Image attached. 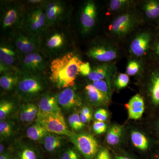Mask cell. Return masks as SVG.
<instances>
[{
    "label": "cell",
    "instance_id": "31",
    "mask_svg": "<svg viewBox=\"0 0 159 159\" xmlns=\"http://www.w3.org/2000/svg\"><path fill=\"white\" fill-rule=\"evenodd\" d=\"M111 80H101L93 81L92 84L98 90L110 98L111 93Z\"/></svg>",
    "mask_w": 159,
    "mask_h": 159
},
{
    "label": "cell",
    "instance_id": "14",
    "mask_svg": "<svg viewBox=\"0 0 159 159\" xmlns=\"http://www.w3.org/2000/svg\"><path fill=\"white\" fill-rule=\"evenodd\" d=\"M23 69L30 73H37L45 69L44 60L39 53L32 52L26 54L22 62Z\"/></svg>",
    "mask_w": 159,
    "mask_h": 159
},
{
    "label": "cell",
    "instance_id": "45",
    "mask_svg": "<svg viewBox=\"0 0 159 159\" xmlns=\"http://www.w3.org/2000/svg\"><path fill=\"white\" fill-rule=\"evenodd\" d=\"M84 115H92V112L91 109L88 107H84L81 109L80 111V113Z\"/></svg>",
    "mask_w": 159,
    "mask_h": 159
},
{
    "label": "cell",
    "instance_id": "54",
    "mask_svg": "<svg viewBox=\"0 0 159 159\" xmlns=\"http://www.w3.org/2000/svg\"><path fill=\"white\" fill-rule=\"evenodd\" d=\"M157 159H159V157H158Z\"/></svg>",
    "mask_w": 159,
    "mask_h": 159
},
{
    "label": "cell",
    "instance_id": "5",
    "mask_svg": "<svg viewBox=\"0 0 159 159\" xmlns=\"http://www.w3.org/2000/svg\"><path fill=\"white\" fill-rule=\"evenodd\" d=\"M119 44L109 38L99 40L87 51L88 57L99 63L116 62L122 55Z\"/></svg>",
    "mask_w": 159,
    "mask_h": 159
},
{
    "label": "cell",
    "instance_id": "19",
    "mask_svg": "<svg viewBox=\"0 0 159 159\" xmlns=\"http://www.w3.org/2000/svg\"><path fill=\"white\" fill-rule=\"evenodd\" d=\"M38 108L39 111L44 112L51 113L61 111L56 97L49 95L44 96L40 100Z\"/></svg>",
    "mask_w": 159,
    "mask_h": 159
},
{
    "label": "cell",
    "instance_id": "44",
    "mask_svg": "<svg viewBox=\"0 0 159 159\" xmlns=\"http://www.w3.org/2000/svg\"><path fill=\"white\" fill-rule=\"evenodd\" d=\"M73 151V150L71 149L66 151L62 154L59 159H70Z\"/></svg>",
    "mask_w": 159,
    "mask_h": 159
},
{
    "label": "cell",
    "instance_id": "7",
    "mask_svg": "<svg viewBox=\"0 0 159 159\" xmlns=\"http://www.w3.org/2000/svg\"><path fill=\"white\" fill-rule=\"evenodd\" d=\"M70 141L86 159H93L99 152V144L93 135L87 133L73 134Z\"/></svg>",
    "mask_w": 159,
    "mask_h": 159
},
{
    "label": "cell",
    "instance_id": "24",
    "mask_svg": "<svg viewBox=\"0 0 159 159\" xmlns=\"http://www.w3.org/2000/svg\"><path fill=\"white\" fill-rule=\"evenodd\" d=\"M19 12L17 8L12 7L7 9L3 16L2 23L3 29H9L14 25L19 19Z\"/></svg>",
    "mask_w": 159,
    "mask_h": 159
},
{
    "label": "cell",
    "instance_id": "25",
    "mask_svg": "<svg viewBox=\"0 0 159 159\" xmlns=\"http://www.w3.org/2000/svg\"><path fill=\"white\" fill-rule=\"evenodd\" d=\"M122 126L118 124H114L109 129L106 135V141L107 144L111 145L119 144L122 137Z\"/></svg>",
    "mask_w": 159,
    "mask_h": 159
},
{
    "label": "cell",
    "instance_id": "28",
    "mask_svg": "<svg viewBox=\"0 0 159 159\" xmlns=\"http://www.w3.org/2000/svg\"><path fill=\"white\" fill-rule=\"evenodd\" d=\"M145 61L128 58L126 64V74L129 76H137L142 71Z\"/></svg>",
    "mask_w": 159,
    "mask_h": 159
},
{
    "label": "cell",
    "instance_id": "47",
    "mask_svg": "<svg viewBox=\"0 0 159 159\" xmlns=\"http://www.w3.org/2000/svg\"><path fill=\"white\" fill-rule=\"evenodd\" d=\"M0 159H13L12 156L8 152L2 154L0 155Z\"/></svg>",
    "mask_w": 159,
    "mask_h": 159
},
{
    "label": "cell",
    "instance_id": "8",
    "mask_svg": "<svg viewBox=\"0 0 159 159\" xmlns=\"http://www.w3.org/2000/svg\"><path fill=\"white\" fill-rule=\"evenodd\" d=\"M97 14V5L94 1H87L83 5L80 15V24L83 34H89L94 29Z\"/></svg>",
    "mask_w": 159,
    "mask_h": 159
},
{
    "label": "cell",
    "instance_id": "30",
    "mask_svg": "<svg viewBox=\"0 0 159 159\" xmlns=\"http://www.w3.org/2000/svg\"><path fill=\"white\" fill-rule=\"evenodd\" d=\"M64 38L59 33L52 34L47 41V46L51 50H57L61 48L64 44Z\"/></svg>",
    "mask_w": 159,
    "mask_h": 159
},
{
    "label": "cell",
    "instance_id": "13",
    "mask_svg": "<svg viewBox=\"0 0 159 159\" xmlns=\"http://www.w3.org/2000/svg\"><path fill=\"white\" fill-rule=\"evenodd\" d=\"M136 7L147 23L157 22L159 18V0H145L138 2Z\"/></svg>",
    "mask_w": 159,
    "mask_h": 159
},
{
    "label": "cell",
    "instance_id": "21",
    "mask_svg": "<svg viewBox=\"0 0 159 159\" xmlns=\"http://www.w3.org/2000/svg\"><path fill=\"white\" fill-rule=\"evenodd\" d=\"M13 159H38V154L36 151L32 146L29 145H22L18 146L15 149Z\"/></svg>",
    "mask_w": 159,
    "mask_h": 159
},
{
    "label": "cell",
    "instance_id": "23",
    "mask_svg": "<svg viewBox=\"0 0 159 159\" xmlns=\"http://www.w3.org/2000/svg\"><path fill=\"white\" fill-rule=\"evenodd\" d=\"M43 140L44 147L48 152H52L61 147V138L58 135L48 133Z\"/></svg>",
    "mask_w": 159,
    "mask_h": 159
},
{
    "label": "cell",
    "instance_id": "17",
    "mask_svg": "<svg viewBox=\"0 0 159 159\" xmlns=\"http://www.w3.org/2000/svg\"><path fill=\"white\" fill-rule=\"evenodd\" d=\"M84 90L87 99L94 105H107L110 102V98L98 90L92 84L86 85Z\"/></svg>",
    "mask_w": 159,
    "mask_h": 159
},
{
    "label": "cell",
    "instance_id": "35",
    "mask_svg": "<svg viewBox=\"0 0 159 159\" xmlns=\"http://www.w3.org/2000/svg\"><path fill=\"white\" fill-rule=\"evenodd\" d=\"M68 123L70 127L75 131H79L82 129L84 124L83 123L80 119L79 114L74 113L69 116Z\"/></svg>",
    "mask_w": 159,
    "mask_h": 159
},
{
    "label": "cell",
    "instance_id": "50",
    "mask_svg": "<svg viewBox=\"0 0 159 159\" xmlns=\"http://www.w3.org/2000/svg\"><path fill=\"white\" fill-rule=\"evenodd\" d=\"M155 28L157 32L159 33V18L156 24H155Z\"/></svg>",
    "mask_w": 159,
    "mask_h": 159
},
{
    "label": "cell",
    "instance_id": "16",
    "mask_svg": "<svg viewBox=\"0 0 159 159\" xmlns=\"http://www.w3.org/2000/svg\"><path fill=\"white\" fill-rule=\"evenodd\" d=\"M15 44L17 50L25 55L34 52L38 45L37 40L34 36L21 34L16 36Z\"/></svg>",
    "mask_w": 159,
    "mask_h": 159
},
{
    "label": "cell",
    "instance_id": "36",
    "mask_svg": "<svg viewBox=\"0 0 159 159\" xmlns=\"http://www.w3.org/2000/svg\"><path fill=\"white\" fill-rule=\"evenodd\" d=\"M13 132V126L9 122L1 121L0 122V135L1 138H7L11 136Z\"/></svg>",
    "mask_w": 159,
    "mask_h": 159
},
{
    "label": "cell",
    "instance_id": "51",
    "mask_svg": "<svg viewBox=\"0 0 159 159\" xmlns=\"http://www.w3.org/2000/svg\"><path fill=\"white\" fill-rule=\"evenodd\" d=\"M116 159H131L127 157L122 156H117L116 157Z\"/></svg>",
    "mask_w": 159,
    "mask_h": 159
},
{
    "label": "cell",
    "instance_id": "12",
    "mask_svg": "<svg viewBox=\"0 0 159 159\" xmlns=\"http://www.w3.org/2000/svg\"><path fill=\"white\" fill-rule=\"evenodd\" d=\"M59 107L66 110H70L81 106L82 100L74 89H65L56 97Z\"/></svg>",
    "mask_w": 159,
    "mask_h": 159
},
{
    "label": "cell",
    "instance_id": "10",
    "mask_svg": "<svg viewBox=\"0 0 159 159\" xmlns=\"http://www.w3.org/2000/svg\"><path fill=\"white\" fill-rule=\"evenodd\" d=\"M24 23L26 29L31 34H38L42 32L48 24L43 9L37 8L30 11L26 16Z\"/></svg>",
    "mask_w": 159,
    "mask_h": 159
},
{
    "label": "cell",
    "instance_id": "46",
    "mask_svg": "<svg viewBox=\"0 0 159 159\" xmlns=\"http://www.w3.org/2000/svg\"><path fill=\"white\" fill-rule=\"evenodd\" d=\"M9 67L8 66L6 65L5 64L3 63L2 61H1L0 64V71L1 73H7L9 70Z\"/></svg>",
    "mask_w": 159,
    "mask_h": 159
},
{
    "label": "cell",
    "instance_id": "49",
    "mask_svg": "<svg viewBox=\"0 0 159 159\" xmlns=\"http://www.w3.org/2000/svg\"><path fill=\"white\" fill-rule=\"evenodd\" d=\"M5 146L2 144L1 143V145H0V154L5 153Z\"/></svg>",
    "mask_w": 159,
    "mask_h": 159
},
{
    "label": "cell",
    "instance_id": "53",
    "mask_svg": "<svg viewBox=\"0 0 159 159\" xmlns=\"http://www.w3.org/2000/svg\"><path fill=\"white\" fill-rule=\"evenodd\" d=\"M157 130L159 134V121L157 122Z\"/></svg>",
    "mask_w": 159,
    "mask_h": 159
},
{
    "label": "cell",
    "instance_id": "34",
    "mask_svg": "<svg viewBox=\"0 0 159 159\" xmlns=\"http://www.w3.org/2000/svg\"><path fill=\"white\" fill-rule=\"evenodd\" d=\"M14 108L12 102L7 100H2L0 103V120L4 121L11 112Z\"/></svg>",
    "mask_w": 159,
    "mask_h": 159
},
{
    "label": "cell",
    "instance_id": "42",
    "mask_svg": "<svg viewBox=\"0 0 159 159\" xmlns=\"http://www.w3.org/2000/svg\"><path fill=\"white\" fill-rule=\"evenodd\" d=\"M97 159H111L108 150L104 148L99 150L97 155Z\"/></svg>",
    "mask_w": 159,
    "mask_h": 159
},
{
    "label": "cell",
    "instance_id": "27",
    "mask_svg": "<svg viewBox=\"0 0 159 159\" xmlns=\"http://www.w3.org/2000/svg\"><path fill=\"white\" fill-rule=\"evenodd\" d=\"M20 77L12 73H4L0 77V85L6 91H10L17 85Z\"/></svg>",
    "mask_w": 159,
    "mask_h": 159
},
{
    "label": "cell",
    "instance_id": "20",
    "mask_svg": "<svg viewBox=\"0 0 159 159\" xmlns=\"http://www.w3.org/2000/svg\"><path fill=\"white\" fill-rule=\"evenodd\" d=\"M38 111V107L34 103L24 104L20 109V119L22 122L27 123L33 122L37 118Z\"/></svg>",
    "mask_w": 159,
    "mask_h": 159
},
{
    "label": "cell",
    "instance_id": "32",
    "mask_svg": "<svg viewBox=\"0 0 159 159\" xmlns=\"http://www.w3.org/2000/svg\"><path fill=\"white\" fill-rule=\"evenodd\" d=\"M114 81V87L116 89L119 90L125 88L128 85L129 81V76L126 74L118 73L115 76Z\"/></svg>",
    "mask_w": 159,
    "mask_h": 159
},
{
    "label": "cell",
    "instance_id": "48",
    "mask_svg": "<svg viewBox=\"0 0 159 159\" xmlns=\"http://www.w3.org/2000/svg\"><path fill=\"white\" fill-rule=\"evenodd\" d=\"M70 159H80L79 156L76 152L73 150Z\"/></svg>",
    "mask_w": 159,
    "mask_h": 159
},
{
    "label": "cell",
    "instance_id": "9",
    "mask_svg": "<svg viewBox=\"0 0 159 159\" xmlns=\"http://www.w3.org/2000/svg\"><path fill=\"white\" fill-rule=\"evenodd\" d=\"M17 86L20 93L27 98L36 96L42 92L44 87L42 80L32 74L25 75L20 78Z\"/></svg>",
    "mask_w": 159,
    "mask_h": 159
},
{
    "label": "cell",
    "instance_id": "37",
    "mask_svg": "<svg viewBox=\"0 0 159 159\" xmlns=\"http://www.w3.org/2000/svg\"><path fill=\"white\" fill-rule=\"evenodd\" d=\"M149 58L159 59V33L157 31L151 50Z\"/></svg>",
    "mask_w": 159,
    "mask_h": 159
},
{
    "label": "cell",
    "instance_id": "22",
    "mask_svg": "<svg viewBox=\"0 0 159 159\" xmlns=\"http://www.w3.org/2000/svg\"><path fill=\"white\" fill-rule=\"evenodd\" d=\"M130 139L134 146L139 150H146L149 147L148 139L144 134L139 130L132 131Z\"/></svg>",
    "mask_w": 159,
    "mask_h": 159
},
{
    "label": "cell",
    "instance_id": "18",
    "mask_svg": "<svg viewBox=\"0 0 159 159\" xmlns=\"http://www.w3.org/2000/svg\"><path fill=\"white\" fill-rule=\"evenodd\" d=\"M63 9L62 4L58 1L46 3L43 10L47 17L48 25H51L57 21L62 15Z\"/></svg>",
    "mask_w": 159,
    "mask_h": 159
},
{
    "label": "cell",
    "instance_id": "2",
    "mask_svg": "<svg viewBox=\"0 0 159 159\" xmlns=\"http://www.w3.org/2000/svg\"><path fill=\"white\" fill-rule=\"evenodd\" d=\"M146 23L137 7L132 8L111 19L107 27L108 37L119 44L125 41L133 33Z\"/></svg>",
    "mask_w": 159,
    "mask_h": 159
},
{
    "label": "cell",
    "instance_id": "6",
    "mask_svg": "<svg viewBox=\"0 0 159 159\" xmlns=\"http://www.w3.org/2000/svg\"><path fill=\"white\" fill-rule=\"evenodd\" d=\"M36 121L50 133L69 137L73 134L68 128L61 111L47 113L39 111Z\"/></svg>",
    "mask_w": 159,
    "mask_h": 159
},
{
    "label": "cell",
    "instance_id": "11",
    "mask_svg": "<svg viewBox=\"0 0 159 159\" xmlns=\"http://www.w3.org/2000/svg\"><path fill=\"white\" fill-rule=\"evenodd\" d=\"M117 70L116 62L99 63L92 68L87 77L92 82L104 79L111 80L116 74Z\"/></svg>",
    "mask_w": 159,
    "mask_h": 159
},
{
    "label": "cell",
    "instance_id": "33",
    "mask_svg": "<svg viewBox=\"0 0 159 159\" xmlns=\"http://www.w3.org/2000/svg\"><path fill=\"white\" fill-rule=\"evenodd\" d=\"M145 105L144 98L140 94H137L129 99L125 106L127 109L139 108L145 107Z\"/></svg>",
    "mask_w": 159,
    "mask_h": 159
},
{
    "label": "cell",
    "instance_id": "4",
    "mask_svg": "<svg viewBox=\"0 0 159 159\" xmlns=\"http://www.w3.org/2000/svg\"><path fill=\"white\" fill-rule=\"evenodd\" d=\"M142 26L127 39L128 58L145 61L148 59L157 31L154 27ZM125 41V42H126Z\"/></svg>",
    "mask_w": 159,
    "mask_h": 159
},
{
    "label": "cell",
    "instance_id": "29",
    "mask_svg": "<svg viewBox=\"0 0 159 159\" xmlns=\"http://www.w3.org/2000/svg\"><path fill=\"white\" fill-rule=\"evenodd\" d=\"M16 58V55L11 48L6 46H2L0 48V60L1 61L8 67L14 63Z\"/></svg>",
    "mask_w": 159,
    "mask_h": 159
},
{
    "label": "cell",
    "instance_id": "3",
    "mask_svg": "<svg viewBox=\"0 0 159 159\" xmlns=\"http://www.w3.org/2000/svg\"><path fill=\"white\" fill-rule=\"evenodd\" d=\"M82 62L79 57L72 52L55 58L50 66V79L59 89L74 86Z\"/></svg>",
    "mask_w": 159,
    "mask_h": 159
},
{
    "label": "cell",
    "instance_id": "39",
    "mask_svg": "<svg viewBox=\"0 0 159 159\" xmlns=\"http://www.w3.org/2000/svg\"><path fill=\"white\" fill-rule=\"evenodd\" d=\"M93 129L97 134L104 133L107 129V125L105 122L96 121L93 124Z\"/></svg>",
    "mask_w": 159,
    "mask_h": 159
},
{
    "label": "cell",
    "instance_id": "40",
    "mask_svg": "<svg viewBox=\"0 0 159 159\" xmlns=\"http://www.w3.org/2000/svg\"><path fill=\"white\" fill-rule=\"evenodd\" d=\"M108 112L105 109H99L94 114L95 119L97 121L100 122H105L108 119Z\"/></svg>",
    "mask_w": 159,
    "mask_h": 159
},
{
    "label": "cell",
    "instance_id": "43",
    "mask_svg": "<svg viewBox=\"0 0 159 159\" xmlns=\"http://www.w3.org/2000/svg\"><path fill=\"white\" fill-rule=\"evenodd\" d=\"M79 116L81 121L84 124L89 122L92 118V115H87L80 114Z\"/></svg>",
    "mask_w": 159,
    "mask_h": 159
},
{
    "label": "cell",
    "instance_id": "38",
    "mask_svg": "<svg viewBox=\"0 0 159 159\" xmlns=\"http://www.w3.org/2000/svg\"><path fill=\"white\" fill-rule=\"evenodd\" d=\"M145 107L139 108H128V116L129 119L137 120L141 119L145 111Z\"/></svg>",
    "mask_w": 159,
    "mask_h": 159
},
{
    "label": "cell",
    "instance_id": "1",
    "mask_svg": "<svg viewBox=\"0 0 159 159\" xmlns=\"http://www.w3.org/2000/svg\"><path fill=\"white\" fill-rule=\"evenodd\" d=\"M137 77L140 94L145 103L154 111L159 113V59L149 58L145 60Z\"/></svg>",
    "mask_w": 159,
    "mask_h": 159
},
{
    "label": "cell",
    "instance_id": "26",
    "mask_svg": "<svg viewBox=\"0 0 159 159\" xmlns=\"http://www.w3.org/2000/svg\"><path fill=\"white\" fill-rule=\"evenodd\" d=\"M27 135L28 138L34 141L43 140L48 133V132L42 125L36 122L29 126L27 129Z\"/></svg>",
    "mask_w": 159,
    "mask_h": 159
},
{
    "label": "cell",
    "instance_id": "15",
    "mask_svg": "<svg viewBox=\"0 0 159 159\" xmlns=\"http://www.w3.org/2000/svg\"><path fill=\"white\" fill-rule=\"evenodd\" d=\"M137 2L133 0H111L107 5V14L115 16L136 7Z\"/></svg>",
    "mask_w": 159,
    "mask_h": 159
},
{
    "label": "cell",
    "instance_id": "52",
    "mask_svg": "<svg viewBox=\"0 0 159 159\" xmlns=\"http://www.w3.org/2000/svg\"><path fill=\"white\" fill-rule=\"evenodd\" d=\"M29 2L31 3H38L41 2L42 1H40V0H30L29 1Z\"/></svg>",
    "mask_w": 159,
    "mask_h": 159
},
{
    "label": "cell",
    "instance_id": "41",
    "mask_svg": "<svg viewBox=\"0 0 159 159\" xmlns=\"http://www.w3.org/2000/svg\"><path fill=\"white\" fill-rule=\"evenodd\" d=\"M91 70H92V67L89 63L83 62L80 65V67L79 74L84 77H87L90 73Z\"/></svg>",
    "mask_w": 159,
    "mask_h": 159
}]
</instances>
